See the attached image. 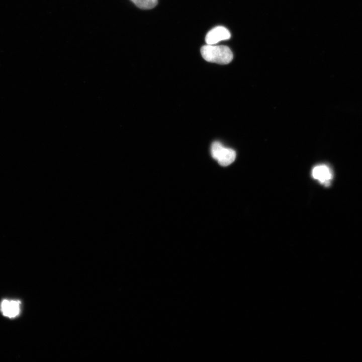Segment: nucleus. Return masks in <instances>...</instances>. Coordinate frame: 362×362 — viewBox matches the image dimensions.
I'll return each instance as SVG.
<instances>
[{"label": "nucleus", "mask_w": 362, "mask_h": 362, "mask_svg": "<svg viewBox=\"0 0 362 362\" xmlns=\"http://www.w3.org/2000/svg\"><path fill=\"white\" fill-rule=\"evenodd\" d=\"M201 53L207 61L220 64L230 63L233 56L230 49L224 45H204L201 48Z\"/></svg>", "instance_id": "nucleus-1"}, {"label": "nucleus", "mask_w": 362, "mask_h": 362, "mask_svg": "<svg viewBox=\"0 0 362 362\" xmlns=\"http://www.w3.org/2000/svg\"><path fill=\"white\" fill-rule=\"evenodd\" d=\"M211 153L212 157L223 166L230 165L236 158V152L234 150L224 147L218 141L214 142L212 144Z\"/></svg>", "instance_id": "nucleus-2"}, {"label": "nucleus", "mask_w": 362, "mask_h": 362, "mask_svg": "<svg viewBox=\"0 0 362 362\" xmlns=\"http://www.w3.org/2000/svg\"><path fill=\"white\" fill-rule=\"evenodd\" d=\"M230 37L229 31L225 27L219 26L213 28L208 32L205 41L208 45H214L221 41L229 39Z\"/></svg>", "instance_id": "nucleus-3"}, {"label": "nucleus", "mask_w": 362, "mask_h": 362, "mask_svg": "<svg viewBox=\"0 0 362 362\" xmlns=\"http://www.w3.org/2000/svg\"><path fill=\"white\" fill-rule=\"evenodd\" d=\"M312 176L320 184L326 187L330 185L333 178V173L330 167L325 164L315 166L312 170Z\"/></svg>", "instance_id": "nucleus-4"}, {"label": "nucleus", "mask_w": 362, "mask_h": 362, "mask_svg": "<svg viewBox=\"0 0 362 362\" xmlns=\"http://www.w3.org/2000/svg\"><path fill=\"white\" fill-rule=\"evenodd\" d=\"M21 302L18 300H3L1 304V310L3 315L9 318L17 317L20 312Z\"/></svg>", "instance_id": "nucleus-5"}, {"label": "nucleus", "mask_w": 362, "mask_h": 362, "mask_svg": "<svg viewBox=\"0 0 362 362\" xmlns=\"http://www.w3.org/2000/svg\"><path fill=\"white\" fill-rule=\"evenodd\" d=\"M137 7L142 9H150L157 4V0H131Z\"/></svg>", "instance_id": "nucleus-6"}]
</instances>
